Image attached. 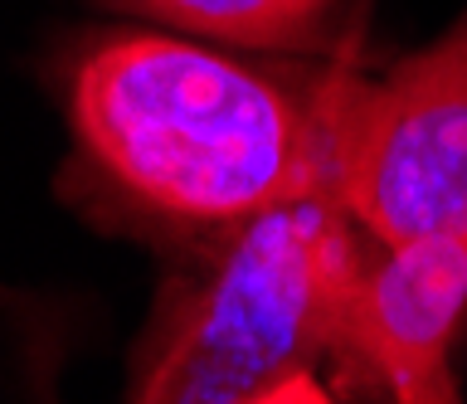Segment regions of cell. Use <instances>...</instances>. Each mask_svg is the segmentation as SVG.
I'll return each instance as SVG.
<instances>
[{
    "label": "cell",
    "instance_id": "obj_1",
    "mask_svg": "<svg viewBox=\"0 0 467 404\" xmlns=\"http://www.w3.org/2000/svg\"><path fill=\"white\" fill-rule=\"evenodd\" d=\"M346 68L277 74L166 35H102L68 78L83 166L146 224L219 234L331 185Z\"/></svg>",
    "mask_w": 467,
    "mask_h": 404
},
{
    "label": "cell",
    "instance_id": "obj_2",
    "mask_svg": "<svg viewBox=\"0 0 467 404\" xmlns=\"http://www.w3.org/2000/svg\"><path fill=\"white\" fill-rule=\"evenodd\" d=\"M356 229L336 185H321L210 234L151 316L131 399H331L317 370L336 366V389L350 385V307L370 268Z\"/></svg>",
    "mask_w": 467,
    "mask_h": 404
},
{
    "label": "cell",
    "instance_id": "obj_3",
    "mask_svg": "<svg viewBox=\"0 0 467 404\" xmlns=\"http://www.w3.org/2000/svg\"><path fill=\"white\" fill-rule=\"evenodd\" d=\"M331 185L385 249L467 229V20L385 78L346 68Z\"/></svg>",
    "mask_w": 467,
    "mask_h": 404
},
{
    "label": "cell",
    "instance_id": "obj_4",
    "mask_svg": "<svg viewBox=\"0 0 467 404\" xmlns=\"http://www.w3.org/2000/svg\"><path fill=\"white\" fill-rule=\"evenodd\" d=\"M467 307V229L389 243L350 307V385L404 404L458 399L448 346Z\"/></svg>",
    "mask_w": 467,
    "mask_h": 404
},
{
    "label": "cell",
    "instance_id": "obj_5",
    "mask_svg": "<svg viewBox=\"0 0 467 404\" xmlns=\"http://www.w3.org/2000/svg\"><path fill=\"white\" fill-rule=\"evenodd\" d=\"M122 5L204 39H229L248 49H306L321 39L341 0H122Z\"/></svg>",
    "mask_w": 467,
    "mask_h": 404
}]
</instances>
